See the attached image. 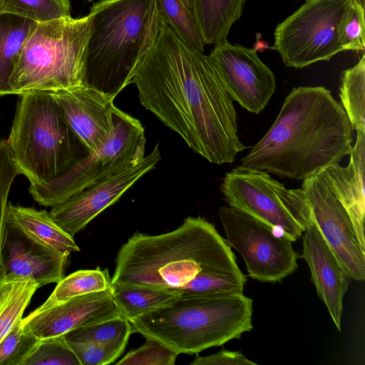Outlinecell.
Here are the masks:
<instances>
[{"label": "cell", "mask_w": 365, "mask_h": 365, "mask_svg": "<svg viewBox=\"0 0 365 365\" xmlns=\"http://www.w3.org/2000/svg\"><path fill=\"white\" fill-rule=\"evenodd\" d=\"M190 365H257L249 360L240 351H228L225 349L209 356H197Z\"/></svg>", "instance_id": "8d00e7d4"}, {"label": "cell", "mask_w": 365, "mask_h": 365, "mask_svg": "<svg viewBox=\"0 0 365 365\" xmlns=\"http://www.w3.org/2000/svg\"><path fill=\"white\" fill-rule=\"evenodd\" d=\"M155 0H101L92 5L84 84L115 98L128 84L153 34Z\"/></svg>", "instance_id": "5b68a950"}, {"label": "cell", "mask_w": 365, "mask_h": 365, "mask_svg": "<svg viewBox=\"0 0 365 365\" xmlns=\"http://www.w3.org/2000/svg\"><path fill=\"white\" fill-rule=\"evenodd\" d=\"M36 283L31 279L18 280L0 309V341L22 317L31 297L38 289Z\"/></svg>", "instance_id": "f546056e"}, {"label": "cell", "mask_w": 365, "mask_h": 365, "mask_svg": "<svg viewBox=\"0 0 365 365\" xmlns=\"http://www.w3.org/2000/svg\"><path fill=\"white\" fill-rule=\"evenodd\" d=\"M185 5V6L190 11H192V0H182Z\"/></svg>", "instance_id": "f35d334b"}, {"label": "cell", "mask_w": 365, "mask_h": 365, "mask_svg": "<svg viewBox=\"0 0 365 365\" xmlns=\"http://www.w3.org/2000/svg\"><path fill=\"white\" fill-rule=\"evenodd\" d=\"M2 307H3V306H2ZM1 308H0V309H1Z\"/></svg>", "instance_id": "ab89813d"}, {"label": "cell", "mask_w": 365, "mask_h": 365, "mask_svg": "<svg viewBox=\"0 0 365 365\" xmlns=\"http://www.w3.org/2000/svg\"><path fill=\"white\" fill-rule=\"evenodd\" d=\"M247 282L243 274H220L203 273L199 274L186 286L178 290L182 294H212L222 292H242Z\"/></svg>", "instance_id": "1f68e13d"}, {"label": "cell", "mask_w": 365, "mask_h": 365, "mask_svg": "<svg viewBox=\"0 0 365 365\" xmlns=\"http://www.w3.org/2000/svg\"><path fill=\"white\" fill-rule=\"evenodd\" d=\"M354 129L342 106L324 86L294 88L265 135L241 165L304 180L349 155Z\"/></svg>", "instance_id": "7a4b0ae2"}, {"label": "cell", "mask_w": 365, "mask_h": 365, "mask_svg": "<svg viewBox=\"0 0 365 365\" xmlns=\"http://www.w3.org/2000/svg\"><path fill=\"white\" fill-rule=\"evenodd\" d=\"M39 340L24 328L20 319L0 341V365H23Z\"/></svg>", "instance_id": "4dcf8cb0"}, {"label": "cell", "mask_w": 365, "mask_h": 365, "mask_svg": "<svg viewBox=\"0 0 365 365\" xmlns=\"http://www.w3.org/2000/svg\"><path fill=\"white\" fill-rule=\"evenodd\" d=\"M247 0H192V12L205 43L227 41L232 26L242 16Z\"/></svg>", "instance_id": "44dd1931"}, {"label": "cell", "mask_w": 365, "mask_h": 365, "mask_svg": "<svg viewBox=\"0 0 365 365\" xmlns=\"http://www.w3.org/2000/svg\"><path fill=\"white\" fill-rule=\"evenodd\" d=\"M165 21L191 47L203 53L205 42L195 17L182 0H155Z\"/></svg>", "instance_id": "4316f807"}, {"label": "cell", "mask_w": 365, "mask_h": 365, "mask_svg": "<svg viewBox=\"0 0 365 365\" xmlns=\"http://www.w3.org/2000/svg\"><path fill=\"white\" fill-rule=\"evenodd\" d=\"M131 334L130 322L118 317L77 328L63 336L68 342L111 345L125 349Z\"/></svg>", "instance_id": "484cf974"}, {"label": "cell", "mask_w": 365, "mask_h": 365, "mask_svg": "<svg viewBox=\"0 0 365 365\" xmlns=\"http://www.w3.org/2000/svg\"><path fill=\"white\" fill-rule=\"evenodd\" d=\"M19 175L11 157L7 141L0 138V278L3 277L2 249L6 225V210L11 184Z\"/></svg>", "instance_id": "d6a6232c"}, {"label": "cell", "mask_w": 365, "mask_h": 365, "mask_svg": "<svg viewBox=\"0 0 365 365\" xmlns=\"http://www.w3.org/2000/svg\"><path fill=\"white\" fill-rule=\"evenodd\" d=\"M6 141L19 174L34 186L51 182L90 153L48 91L19 95Z\"/></svg>", "instance_id": "8992f818"}, {"label": "cell", "mask_w": 365, "mask_h": 365, "mask_svg": "<svg viewBox=\"0 0 365 365\" xmlns=\"http://www.w3.org/2000/svg\"><path fill=\"white\" fill-rule=\"evenodd\" d=\"M161 155L157 144L144 158L51 207L49 215L73 237L105 209L114 204L144 175L153 170Z\"/></svg>", "instance_id": "4fadbf2b"}, {"label": "cell", "mask_w": 365, "mask_h": 365, "mask_svg": "<svg viewBox=\"0 0 365 365\" xmlns=\"http://www.w3.org/2000/svg\"><path fill=\"white\" fill-rule=\"evenodd\" d=\"M23 365H81L63 335L40 339Z\"/></svg>", "instance_id": "f1b7e54d"}, {"label": "cell", "mask_w": 365, "mask_h": 365, "mask_svg": "<svg viewBox=\"0 0 365 365\" xmlns=\"http://www.w3.org/2000/svg\"><path fill=\"white\" fill-rule=\"evenodd\" d=\"M225 242L242 257L248 275L275 283L293 274L299 254L289 240L252 217L230 206L218 209Z\"/></svg>", "instance_id": "8fae6325"}, {"label": "cell", "mask_w": 365, "mask_h": 365, "mask_svg": "<svg viewBox=\"0 0 365 365\" xmlns=\"http://www.w3.org/2000/svg\"><path fill=\"white\" fill-rule=\"evenodd\" d=\"M70 0H0V12L34 22H46L70 15Z\"/></svg>", "instance_id": "83f0119b"}, {"label": "cell", "mask_w": 365, "mask_h": 365, "mask_svg": "<svg viewBox=\"0 0 365 365\" xmlns=\"http://www.w3.org/2000/svg\"><path fill=\"white\" fill-rule=\"evenodd\" d=\"M112 294L123 318L130 322L135 318L158 309L182 293L174 289L113 284Z\"/></svg>", "instance_id": "603a6c76"}, {"label": "cell", "mask_w": 365, "mask_h": 365, "mask_svg": "<svg viewBox=\"0 0 365 365\" xmlns=\"http://www.w3.org/2000/svg\"><path fill=\"white\" fill-rule=\"evenodd\" d=\"M344 51H364L365 49V20L364 0H352L342 37Z\"/></svg>", "instance_id": "e575fe53"}, {"label": "cell", "mask_w": 365, "mask_h": 365, "mask_svg": "<svg viewBox=\"0 0 365 365\" xmlns=\"http://www.w3.org/2000/svg\"><path fill=\"white\" fill-rule=\"evenodd\" d=\"M34 21L0 12V96L13 95L11 78Z\"/></svg>", "instance_id": "7402d4cb"}, {"label": "cell", "mask_w": 365, "mask_h": 365, "mask_svg": "<svg viewBox=\"0 0 365 365\" xmlns=\"http://www.w3.org/2000/svg\"><path fill=\"white\" fill-rule=\"evenodd\" d=\"M339 96L351 125L365 130V55L353 67L343 71Z\"/></svg>", "instance_id": "cb8c5ba5"}, {"label": "cell", "mask_w": 365, "mask_h": 365, "mask_svg": "<svg viewBox=\"0 0 365 365\" xmlns=\"http://www.w3.org/2000/svg\"><path fill=\"white\" fill-rule=\"evenodd\" d=\"M302 237L301 257L308 264L311 281L315 285L317 294L341 331L343 299L349 289L350 278L312 220Z\"/></svg>", "instance_id": "ac0fdd59"}, {"label": "cell", "mask_w": 365, "mask_h": 365, "mask_svg": "<svg viewBox=\"0 0 365 365\" xmlns=\"http://www.w3.org/2000/svg\"><path fill=\"white\" fill-rule=\"evenodd\" d=\"M68 255L48 249L6 223L2 249L3 277L34 281L38 287L64 277Z\"/></svg>", "instance_id": "e0dca14e"}, {"label": "cell", "mask_w": 365, "mask_h": 365, "mask_svg": "<svg viewBox=\"0 0 365 365\" xmlns=\"http://www.w3.org/2000/svg\"><path fill=\"white\" fill-rule=\"evenodd\" d=\"M131 83L142 106L209 162L232 163L246 148L217 63L189 46L158 10Z\"/></svg>", "instance_id": "6da1fadb"}, {"label": "cell", "mask_w": 365, "mask_h": 365, "mask_svg": "<svg viewBox=\"0 0 365 365\" xmlns=\"http://www.w3.org/2000/svg\"><path fill=\"white\" fill-rule=\"evenodd\" d=\"M91 17L71 16L34 22L11 78L13 95L53 91L84 84Z\"/></svg>", "instance_id": "52a82bcc"}, {"label": "cell", "mask_w": 365, "mask_h": 365, "mask_svg": "<svg viewBox=\"0 0 365 365\" xmlns=\"http://www.w3.org/2000/svg\"><path fill=\"white\" fill-rule=\"evenodd\" d=\"M6 222L38 244L69 256L80 251L73 237L62 230L45 210L7 204Z\"/></svg>", "instance_id": "ffe728a7"}, {"label": "cell", "mask_w": 365, "mask_h": 365, "mask_svg": "<svg viewBox=\"0 0 365 365\" xmlns=\"http://www.w3.org/2000/svg\"><path fill=\"white\" fill-rule=\"evenodd\" d=\"M16 282H10L4 277L0 278V308L9 298Z\"/></svg>", "instance_id": "74e56055"}, {"label": "cell", "mask_w": 365, "mask_h": 365, "mask_svg": "<svg viewBox=\"0 0 365 365\" xmlns=\"http://www.w3.org/2000/svg\"><path fill=\"white\" fill-rule=\"evenodd\" d=\"M349 155L350 160L347 166L334 164L321 172L348 213L360 248L365 254V130L356 131V141Z\"/></svg>", "instance_id": "d6986e66"}, {"label": "cell", "mask_w": 365, "mask_h": 365, "mask_svg": "<svg viewBox=\"0 0 365 365\" xmlns=\"http://www.w3.org/2000/svg\"><path fill=\"white\" fill-rule=\"evenodd\" d=\"M140 347L130 350L118 365H174L177 356L175 351L156 340L145 338Z\"/></svg>", "instance_id": "836d02e7"}, {"label": "cell", "mask_w": 365, "mask_h": 365, "mask_svg": "<svg viewBox=\"0 0 365 365\" xmlns=\"http://www.w3.org/2000/svg\"><path fill=\"white\" fill-rule=\"evenodd\" d=\"M113 288L108 269L102 270L98 267L94 269L78 270L58 282L42 306H48L73 297L93 292L112 291Z\"/></svg>", "instance_id": "d4e9b609"}, {"label": "cell", "mask_w": 365, "mask_h": 365, "mask_svg": "<svg viewBox=\"0 0 365 365\" xmlns=\"http://www.w3.org/2000/svg\"><path fill=\"white\" fill-rule=\"evenodd\" d=\"M252 302L242 292L182 294L132 320V333L156 340L178 354H197L251 331Z\"/></svg>", "instance_id": "277c9868"}, {"label": "cell", "mask_w": 365, "mask_h": 365, "mask_svg": "<svg viewBox=\"0 0 365 365\" xmlns=\"http://www.w3.org/2000/svg\"><path fill=\"white\" fill-rule=\"evenodd\" d=\"M88 1H92V0H88Z\"/></svg>", "instance_id": "60d3db41"}, {"label": "cell", "mask_w": 365, "mask_h": 365, "mask_svg": "<svg viewBox=\"0 0 365 365\" xmlns=\"http://www.w3.org/2000/svg\"><path fill=\"white\" fill-rule=\"evenodd\" d=\"M352 0H307L274 31L285 66L303 68L344 51L342 37Z\"/></svg>", "instance_id": "30bf717a"}, {"label": "cell", "mask_w": 365, "mask_h": 365, "mask_svg": "<svg viewBox=\"0 0 365 365\" xmlns=\"http://www.w3.org/2000/svg\"><path fill=\"white\" fill-rule=\"evenodd\" d=\"M210 56L217 63L232 100L249 112L261 113L275 92L276 80L257 51L227 41L215 45Z\"/></svg>", "instance_id": "5bb4252c"}, {"label": "cell", "mask_w": 365, "mask_h": 365, "mask_svg": "<svg viewBox=\"0 0 365 365\" xmlns=\"http://www.w3.org/2000/svg\"><path fill=\"white\" fill-rule=\"evenodd\" d=\"M203 273L243 274L215 226L189 216L157 235L135 232L119 249L113 284L179 289Z\"/></svg>", "instance_id": "3957f363"}, {"label": "cell", "mask_w": 365, "mask_h": 365, "mask_svg": "<svg viewBox=\"0 0 365 365\" xmlns=\"http://www.w3.org/2000/svg\"><path fill=\"white\" fill-rule=\"evenodd\" d=\"M221 189L230 207L265 224L291 242L302 238L312 221L302 187L287 189L266 171L240 165L226 173Z\"/></svg>", "instance_id": "ba28073f"}, {"label": "cell", "mask_w": 365, "mask_h": 365, "mask_svg": "<svg viewBox=\"0 0 365 365\" xmlns=\"http://www.w3.org/2000/svg\"><path fill=\"white\" fill-rule=\"evenodd\" d=\"M145 129L138 119L115 110V130L99 149L78 160L68 171L43 185H30L33 198L46 207L60 204L84 189L145 157Z\"/></svg>", "instance_id": "9c48e42d"}, {"label": "cell", "mask_w": 365, "mask_h": 365, "mask_svg": "<svg viewBox=\"0 0 365 365\" xmlns=\"http://www.w3.org/2000/svg\"><path fill=\"white\" fill-rule=\"evenodd\" d=\"M118 317H123L112 291L105 290L73 297L48 306L41 305L22 318V325L42 339Z\"/></svg>", "instance_id": "9a60e30c"}, {"label": "cell", "mask_w": 365, "mask_h": 365, "mask_svg": "<svg viewBox=\"0 0 365 365\" xmlns=\"http://www.w3.org/2000/svg\"><path fill=\"white\" fill-rule=\"evenodd\" d=\"M48 92L89 153L101 148L111 138L116 108L113 98L85 84Z\"/></svg>", "instance_id": "2e32d148"}, {"label": "cell", "mask_w": 365, "mask_h": 365, "mask_svg": "<svg viewBox=\"0 0 365 365\" xmlns=\"http://www.w3.org/2000/svg\"><path fill=\"white\" fill-rule=\"evenodd\" d=\"M68 344L77 356L81 365L110 364L125 350L123 347L111 345L78 342H68Z\"/></svg>", "instance_id": "d590c367"}, {"label": "cell", "mask_w": 365, "mask_h": 365, "mask_svg": "<svg viewBox=\"0 0 365 365\" xmlns=\"http://www.w3.org/2000/svg\"><path fill=\"white\" fill-rule=\"evenodd\" d=\"M312 222L351 279H365L362 252L351 220L322 172L302 181Z\"/></svg>", "instance_id": "7c38bea8"}]
</instances>
